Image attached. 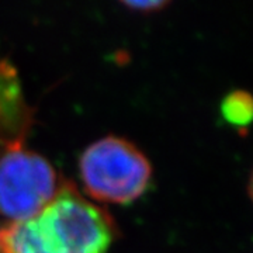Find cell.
Masks as SVG:
<instances>
[{
    "label": "cell",
    "instance_id": "obj_1",
    "mask_svg": "<svg viewBox=\"0 0 253 253\" xmlns=\"http://www.w3.org/2000/svg\"><path fill=\"white\" fill-rule=\"evenodd\" d=\"M114 235L109 214L65 181L34 217L0 228V253H106Z\"/></svg>",
    "mask_w": 253,
    "mask_h": 253
},
{
    "label": "cell",
    "instance_id": "obj_2",
    "mask_svg": "<svg viewBox=\"0 0 253 253\" xmlns=\"http://www.w3.org/2000/svg\"><path fill=\"white\" fill-rule=\"evenodd\" d=\"M79 172L93 199L126 204L149 186L152 168L135 145L118 136H104L82 154Z\"/></svg>",
    "mask_w": 253,
    "mask_h": 253
},
{
    "label": "cell",
    "instance_id": "obj_3",
    "mask_svg": "<svg viewBox=\"0 0 253 253\" xmlns=\"http://www.w3.org/2000/svg\"><path fill=\"white\" fill-rule=\"evenodd\" d=\"M59 186L52 165L18 142L9 145L0 156V214L11 222L38 214Z\"/></svg>",
    "mask_w": 253,
    "mask_h": 253
},
{
    "label": "cell",
    "instance_id": "obj_4",
    "mask_svg": "<svg viewBox=\"0 0 253 253\" xmlns=\"http://www.w3.org/2000/svg\"><path fill=\"white\" fill-rule=\"evenodd\" d=\"M222 114L234 126H246L252 118V99L245 91L231 93L222 103Z\"/></svg>",
    "mask_w": 253,
    "mask_h": 253
},
{
    "label": "cell",
    "instance_id": "obj_5",
    "mask_svg": "<svg viewBox=\"0 0 253 253\" xmlns=\"http://www.w3.org/2000/svg\"><path fill=\"white\" fill-rule=\"evenodd\" d=\"M124 4L128 6V7H132V9L136 10H144V11H148V10H155V9H161L166 4V1H159V0H152V1H124Z\"/></svg>",
    "mask_w": 253,
    "mask_h": 253
}]
</instances>
